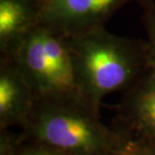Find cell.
Returning a JSON list of instances; mask_svg holds the SVG:
<instances>
[{
    "label": "cell",
    "mask_w": 155,
    "mask_h": 155,
    "mask_svg": "<svg viewBox=\"0 0 155 155\" xmlns=\"http://www.w3.org/2000/svg\"><path fill=\"white\" fill-rule=\"evenodd\" d=\"M100 109L78 90L35 97L20 134L64 155H110L124 131L104 124Z\"/></svg>",
    "instance_id": "6da1fadb"
},
{
    "label": "cell",
    "mask_w": 155,
    "mask_h": 155,
    "mask_svg": "<svg viewBox=\"0 0 155 155\" xmlns=\"http://www.w3.org/2000/svg\"><path fill=\"white\" fill-rule=\"evenodd\" d=\"M117 122L133 137L155 146V75L150 70L123 92Z\"/></svg>",
    "instance_id": "277c9868"
},
{
    "label": "cell",
    "mask_w": 155,
    "mask_h": 155,
    "mask_svg": "<svg viewBox=\"0 0 155 155\" xmlns=\"http://www.w3.org/2000/svg\"><path fill=\"white\" fill-rule=\"evenodd\" d=\"M144 143H145V142H144ZM147 145H149V144H147ZM149 147H150L151 151H152L153 155H155V146H152V145H149Z\"/></svg>",
    "instance_id": "8fae6325"
},
{
    "label": "cell",
    "mask_w": 155,
    "mask_h": 155,
    "mask_svg": "<svg viewBox=\"0 0 155 155\" xmlns=\"http://www.w3.org/2000/svg\"><path fill=\"white\" fill-rule=\"evenodd\" d=\"M8 57L16 63L32 88L35 97L61 92L46 54L39 24L20 40Z\"/></svg>",
    "instance_id": "8992f818"
},
{
    "label": "cell",
    "mask_w": 155,
    "mask_h": 155,
    "mask_svg": "<svg viewBox=\"0 0 155 155\" xmlns=\"http://www.w3.org/2000/svg\"><path fill=\"white\" fill-rule=\"evenodd\" d=\"M38 1H40V2H43V1H45V0H38Z\"/></svg>",
    "instance_id": "7c38bea8"
},
{
    "label": "cell",
    "mask_w": 155,
    "mask_h": 155,
    "mask_svg": "<svg viewBox=\"0 0 155 155\" xmlns=\"http://www.w3.org/2000/svg\"><path fill=\"white\" fill-rule=\"evenodd\" d=\"M38 0H0V52L10 54L19 41L38 24Z\"/></svg>",
    "instance_id": "52a82bcc"
},
{
    "label": "cell",
    "mask_w": 155,
    "mask_h": 155,
    "mask_svg": "<svg viewBox=\"0 0 155 155\" xmlns=\"http://www.w3.org/2000/svg\"><path fill=\"white\" fill-rule=\"evenodd\" d=\"M66 38L76 88L99 108L107 95L125 92L149 71L141 39L113 35L105 26Z\"/></svg>",
    "instance_id": "7a4b0ae2"
},
{
    "label": "cell",
    "mask_w": 155,
    "mask_h": 155,
    "mask_svg": "<svg viewBox=\"0 0 155 155\" xmlns=\"http://www.w3.org/2000/svg\"><path fill=\"white\" fill-rule=\"evenodd\" d=\"M3 155H64L58 151L36 142L26 140L20 134V138L10 151Z\"/></svg>",
    "instance_id": "30bf717a"
},
{
    "label": "cell",
    "mask_w": 155,
    "mask_h": 155,
    "mask_svg": "<svg viewBox=\"0 0 155 155\" xmlns=\"http://www.w3.org/2000/svg\"><path fill=\"white\" fill-rule=\"evenodd\" d=\"M140 0H45L38 24L64 38L104 26L124 5Z\"/></svg>",
    "instance_id": "3957f363"
},
{
    "label": "cell",
    "mask_w": 155,
    "mask_h": 155,
    "mask_svg": "<svg viewBox=\"0 0 155 155\" xmlns=\"http://www.w3.org/2000/svg\"><path fill=\"white\" fill-rule=\"evenodd\" d=\"M110 155H153V153L149 145L124 131L122 141Z\"/></svg>",
    "instance_id": "9c48e42d"
},
{
    "label": "cell",
    "mask_w": 155,
    "mask_h": 155,
    "mask_svg": "<svg viewBox=\"0 0 155 155\" xmlns=\"http://www.w3.org/2000/svg\"><path fill=\"white\" fill-rule=\"evenodd\" d=\"M35 94L16 63L0 58V130L19 127L32 110Z\"/></svg>",
    "instance_id": "5b68a950"
},
{
    "label": "cell",
    "mask_w": 155,
    "mask_h": 155,
    "mask_svg": "<svg viewBox=\"0 0 155 155\" xmlns=\"http://www.w3.org/2000/svg\"><path fill=\"white\" fill-rule=\"evenodd\" d=\"M143 23L147 35V55L149 70L155 75V0H140Z\"/></svg>",
    "instance_id": "ba28073f"
}]
</instances>
